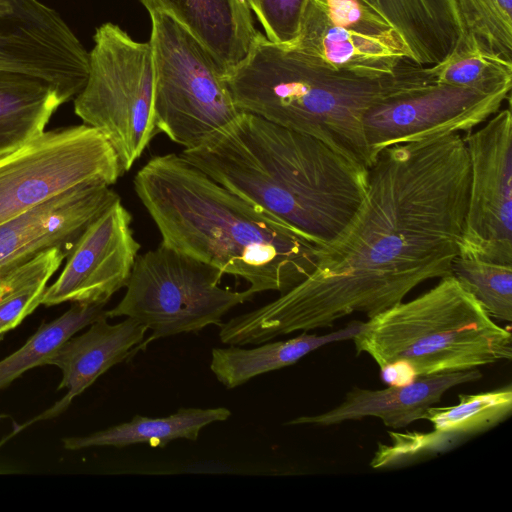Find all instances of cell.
Returning <instances> with one entry per match:
<instances>
[{
  "mask_svg": "<svg viewBox=\"0 0 512 512\" xmlns=\"http://www.w3.org/2000/svg\"><path fill=\"white\" fill-rule=\"evenodd\" d=\"M427 72L435 83L485 92L512 88V61L483 49L467 34L440 62L427 66Z\"/></svg>",
  "mask_w": 512,
  "mask_h": 512,
  "instance_id": "cb8c5ba5",
  "label": "cell"
},
{
  "mask_svg": "<svg viewBox=\"0 0 512 512\" xmlns=\"http://www.w3.org/2000/svg\"><path fill=\"white\" fill-rule=\"evenodd\" d=\"M122 174L114 148L97 129L45 131L0 156V224L68 190L112 186Z\"/></svg>",
  "mask_w": 512,
  "mask_h": 512,
  "instance_id": "9c48e42d",
  "label": "cell"
},
{
  "mask_svg": "<svg viewBox=\"0 0 512 512\" xmlns=\"http://www.w3.org/2000/svg\"><path fill=\"white\" fill-rule=\"evenodd\" d=\"M385 19L400 35L412 61L440 62L463 35L456 0H359Z\"/></svg>",
  "mask_w": 512,
  "mask_h": 512,
  "instance_id": "d6986e66",
  "label": "cell"
},
{
  "mask_svg": "<svg viewBox=\"0 0 512 512\" xmlns=\"http://www.w3.org/2000/svg\"><path fill=\"white\" fill-rule=\"evenodd\" d=\"M68 255L52 247L0 274V335L18 326L41 304L48 281Z\"/></svg>",
  "mask_w": 512,
  "mask_h": 512,
  "instance_id": "603a6c76",
  "label": "cell"
},
{
  "mask_svg": "<svg viewBox=\"0 0 512 512\" xmlns=\"http://www.w3.org/2000/svg\"><path fill=\"white\" fill-rule=\"evenodd\" d=\"M470 165L459 133L396 144L368 167L359 208L319 247L313 272L272 302L221 325L223 343L262 344L296 331L368 319L421 283L452 275L459 254Z\"/></svg>",
  "mask_w": 512,
  "mask_h": 512,
  "instance_id": "6da1fadb",
  "label": "cell"
},
{
  "mask_svg": "<svg viewBox=\"0 0 512 512\" xmlns=\"http://www.w3.org/2000/svg\"><path fill=\"white\" fill-rule=\"evenodd\" d=\"M464 33L512 61V0H456Z\"/></svg>",
  "mask_w": 512,
  "mask_h": 512,
  "instance_id": "83f0119b",
  "label": "cell"
},
{
  "mask_svg": "<svg viewBox=\"0 0 512 512\" xmlns=\"http://www.w3.org/2000/svg\"><path fill=\"white\" fill-rule=\"evenodd\" d=\"M286 46L363 77L392 75L412 61L396 30L359 0H307L298 36Z\"/></svg>",
  "mask_w": 512,
  "mask_h": 512,
  "instance_id": "30bf717a",
  "label": "cell"
},
{
  "mask_svg": "<svg viewBox=\"0 0 512 512\" xmlns=\"http://www.w3.org/2000/svg\"><path fill=\"white\" fill-rule=\"evenodd\" d=\"M387 385L509 361L510 328L498 325L454 276L365 322L353 337Z\"/></svg>",
  "mask_w": 512,
  "mask_h": 512,
  "instance_id": "5b68a950",
  "label": "cell"
},
{
  "mask_svg": "<svg viewBox=\"0 0 512 512\" xmlns=\"http://www.w3.org/2000/svg\"><path fill=\"white\" fill-rule=\"evenodd\" d=\"M103 307L73 303L60 317L43 323L20 349L0 361V390L27 370L47 365L59 347L79 330L107 318Z\"/></svg>",
  "mask_w": 512,
  "mask_h": 512,
  "instance_id": "d4e9b609",
  "label": "cell"
},
{
  "mask_svg": "<svg viewBox=\"0 0 512 512\" xmlns=\"http://www.w3.org/2000/svg\"><path fill=\"white\" fill-rule=\"evenodd\" d=\"M107 319L101 318L83 334L70 337L50 357L47 365L57 366L62 372L57 389H66V394L39 415L15 426L0 445L38 421L59 416L107 370L131 359L132 350L144 341L148 329L130 317L117 324H109Z\"/></svg>",
  "mask_w": 512,
  "mask_h": 512,
  "instance_id": "2e32d148",
  "label": "cell"
},
{
  "mask_svg": "<svg viewBox=\"0 0 512 512\" xmlns=\"http://www.w3.org/2000/svg\"><path fill=\"white\" fill-rule=\"evenodd\" d=\"M180 154L319 247L340 234L367 192V167L251 113Z\"/></svg>",
  "mask_w": 512,
  "mask_h": 512,
  "instance_id": "3957f363",
  "label": "cell"
},
{
  "mask_svg": "<svg viewBox=\"0 0 512 512\" xmlns=\"http://www.w3.org/2000/svg\"><path fill=\"white\" fill-rule=\"evenodd\" d=\"M224 274L217 268L163 243L138 254L121 301L106 310L107 318L130 317L152 331L134 348L131 358L154 340L198 332L221 325L234 307L250 301V290L219 286Z\"/></svg>",
  "mask_w": 512,
  "mask_h": 512,
  "instance_id": "ba28073f",
  "label": "cell"
},
{
  "mask_svg": "<svg viewBox=\"0 0 512 512\" xmlns=\"http://www.w3.org/2000/svg\"><path fill=\"white\" fill-rule=\"evenodd\" d=\"M150 17L156 126L190 149L231 126L243 112L226 73L204 45L169 15L155 11Z\"/></svg>",
  "mask_w": 512,
  "mask_h": 512,
  "instance_id": "52a82bcc",
  "label": "cell"
},
{
  "mask_svg": "<svg viewBox=\"0 0 512 512\" xmlns=\"http://www.w3.org/2000/svg\"><path fill=\"white\" fill-rule=\"evenodd\" d=\"M510 92L511 88L485 92L433 82L378 103L363 120L371 163L396 144L471 132L500 110Z\"/></svg>",
  "mask_w": 512,
  "mask_h": 512,
  "instance_id": "7c38bea8",
  "label": "cell"
},
{
  "mask_svg": "<svg viewBox=\"0 0 512 512\" xmlns=\"http://www.w3.org/2000/svg\"><path fill=\"white\" fill-rule=\"evenodd\" d=\"M226 79L242 112L310 135L367 168L365 114L388 98L433 83L426 66L413 61L382 77L333 70L259 31Z\"/></svg>",
  "mask_w": 512,
  "mask_h": 512,
  "instance_id": "277c9868",
  "label": "cell"
},
{
  "mask_svg": "<svg viewBox=\"0 0 512 512\" xmlns=\"http://www.w3.org/2000/svg\"><path fill=\"white\" fill-rule=\"evenodd\" d=\"M62 104L57 89L47 80L0 70V156L43 134Z\"/></svg>",
  "mask_w": 512,
  "mask_h": 512,
  "instance_id": "44dd1931",
  "label": "cell"
},
{
  "mask_svg": "<svg viewBox=\"0 0 512 512\" xmlns=\"http://www.w3.org/2000/svg\"><path fill=\"white\" fill-rule=\"evenodd\" d=\"M391 444H379L370 466L375 469L392 468L426 456L446 451L466 437L433 430L428 433L389 432Z\"/></svg>",
  "mask_w": 512,
  "mask_h": 512,
  "instance_id": "f1b7e54d",
  "label": "cell"
},
{
  "mask_svg": "<svg viewBox=\"0 0 512 512\" xmlns=\"http://www.w3.org/2000/svg\"><path fill=\"white\" fill-rule=\"evenodd\" d=\"M118 198L107 185L78 187L0 224V274L52 247L70 254L86 226Z\"/></svg>",
  "mask_w": 512,
  "mask_h": 512,
  "instance_id": "9a60e30c",
  "label": "cell"
},
{
  "mask_svg": "<svg viewBox=\"0 0 512 512\" xmlns=\"http://www.w3.org/2000/svg\"><path fill=\"white\" fill-rule=\"evenodd\" d=\"M276 44L289 45L298 36L307 0H244Z\"/></svg>",
  "mask_w": 512,
  "mask_h": 512,
  "instance_id": "f546056e",
  "label": "cell"
},
{
  "mask_svg": "<svg viewBox=\"0 0 512 512\" xmlns=\"http://www.w3.org/2000/svg\"><path fill=\"white\" fill-rule=\"evenodd\" d=\"M230 416L231 411L226 407L179 408L175 413L160 418L135 415L129 422L87 436L64 438L63 445L69 450L100 446L123 448L139 443L163 448L177 439L196 441L204 427L225 421Z\"/></svg>",
  "mask_w": 512,
  "mask_h": 512,
  "instance_id": "7402d4cb",
  "label": "cell"
},
{
  "mask_svg": "<svg viewBox=\"0 0 512 512\" xmlns=\"http://www.w3.org/2000/svg\"><path fill=\"white\" fill-rule=\"evenodd\" d=\"M481 377L480 370L472 369L421 377L407 384L388 385L384 389L353 388L331 410L313 416H299L286 425L330 426L376 417L387 427L403 428L424 419L428 408L440 402L451 388Z\"/></svg>",
  "mask_w": 512,
  "mask_h": 512,
  "instance_id": "e0dca14e",
  "label": "cell"
},
{
  "mask_svg": "<svg viewBox=\"0 0 512 512\" xmlns=\"http://www.w3.org/2000/svg\"><path fill=\"white\" fill-rule=\"evenodd\" d=\"M163 12L196 37L226 75L248 54L258 33L244 0H139Z\"/></svg>",
  "mask_w": 512,
  "mask_h": 512,
  "instance_id": "ac0fdd59",
  "label": "cell"
},
{
  "mask_svg": "<svg viewBox=\"0 0 512 512\" xmlns=\"http://www.w3.org/2000/svg\"><path fill=\"white\" fill-rule=\"evenodd\" d=\"M7 417H8V415H6V414H0V420L7 418Z\"/></svg>",
  "mask_w": 512,
  "mask_h": 512,
  "instance_id": "4dcf8cb0",
  "label": "cell"
},
{
  "mask_svg": "<svg viewBox=\"0 0 512 512\" xmlns=\"http://www.w3.org/2000/svg\"><path fill=\"white\" fill-rule=\"evenodd\" d=\"M511 411L512 387L507 385L478 394H460L458 404L431 406L424 419L433 424L434 430L468 438L498 425Z\"/></svg>",
  "mask_w": 512,
  "mask_h": 512,
  "instance_id": "484cf974",
  "label": "cell"
},
{
  "mask_svg": "<svg viewBox=\"0 0 512 512\" xmlns=\"http://www.w3.org/2000/svg\"><path fill=\"white\" fill-rule=\"evenodd\" d=\"M88 69L89 52L57 11L39 0H0V70L47 80L66 103Z\"/></svg>",
  "mask_w": 512,
  "mask_h": 512,
  "instance_id": "4fadbf2b",
  "label": "cell"
},
{
  "mask_svg": "<svg viewBox=\"0 0 512 512\" xmlns=\"http://www.w3.org/2000/svg\"><path fill=\"white\" fill-rule=\"evenodd\" d=\"M133 185L161 243L246 280L254 294L285 293L316 267L319 246L181 154L152 157Z\"/></svg>",
  "mask_w": 512,
  "mask_h": 512,
  "instance_id": "7a4b0ae2",
  "label": "cell"
},
{
  "mask_svg": "<svg viewBox=\"0 0 512 512\" xmlns=\"http://www.w3.org/2000/svg\"><path fill=\"white\" fill-rule=\"evenodd\" d=\"M364 327L365 322L353 321L342 329L324 335L304 332L287 340L265 342L252 349L235 345L213 348L210 369L226 388H236L258 375L295 364L327 344L353 339Z\"/></svg>",
  "mask_w": 512,
  "mask_h": 512,
  "instance_id": "ffe728a7",
  "label": "cell"
},
{
  "mask_svg": "<svg viewBox=\"0 0 512 512\" xmlns=\"http://www.w3.org/2000/svg\"><path fill=\"white\" fill-rule=\"evenodd\" d=\"M131 223L120 198L92 220L76 240L57 280L46 288L41 304L104 306L126 286L141 247Z\"/></svg>",
  "mask_w": 512,
  "mask_h": 512,
  "instance_id": "5bb4252c",
  "label": "cell"
},
{
  "mask_svg": "<svg viewBox=\"0 0 512 512\" xmlns=\"http://www.w3.org/2000/svg\"><path fill=\"white\" fill-rule=\"evenodd\" d=\"M452 276L482 305L492 319L512 320V264L458 255Z\"/></svg>",
  "mask_w": 512,
  "mask_h": 512,
  "instance_id": "4316f807",
  "label": "cell"
},
{
  "mask_svg": "<svg viewBox=\"0 0 512 512\" xmlns=\"http://www.w3.org/2000/svg\"><path fill=\"white\" fill-rule=\"evenodd\" d=\"M470 165L458 255L512 264V114L499 110L463 137Z\"/></svg>",
  "mask_w": 512,
  "mask_h": 512,
  "instance_id": "8fae6325",
  "label": "cell"
},
{
  "mask_svg": "<svg viewBox=\"0 0 512 512\" xmlns=\"http://www.w3.org/2000/svg\"><path fill=\"white\" fill-rule=\"evenodd\" d=\"M3 335H4V334H1V335H0V341L3 339Z\"/></svg>",
  "mask_w": 512,
  "mask_h": 512,
  "instance_id": "1f68e13d",
  "label": "cell"
},
{
  "mask_svg": "<svg viewBox=\"0 0 512 512\" xmlns=\"http://www.w3.org/2000/svg\"><path fill=\"white\" fill-rule=\"evenodd\" d=\"M93 40L87 81L74 98V112L106 137L125 173L159 132L152 47L110 22L96 29Z\"/></svg>",
  "mask_w": 512,
  "mask_h": 512,
  "instance_id": "8992f818",
  "label": "cell"
}]
</instances>
